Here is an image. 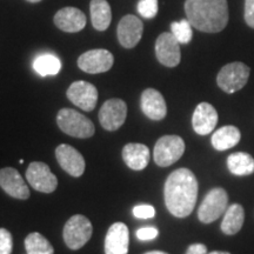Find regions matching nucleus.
<instances>
[{
	"label": "nucleus",
	"mask_w": 254,
	"mask_h": 254,
	"mask_svg": "<svg viewBox=\"0 0 254 254\" xmlns=\"http://www.w3.org/2000/svg\"><path fill=\"white\" fill-rule=\"evenodd\" d=\"M164 196L171 214L177 218L189 217L198 198V182L193 172L179 168L171 173L165 183Z\"/></svg>",
	"instance_id": "obj_1"
},
{
	"label": "nucleus",
	"mask_w": 254,
	"mask_h": 254,
	"mask_svg": "<svg viewBox=\"0 0 254 254\" xmlns=\"http://www.w3.org/2000/svg\"><path fill=\"white\" fill-rule=\"evenodd\" d=\"M187 20L205 33H218L228 24L227 0H186Z\"/></svg>",
	"instance_id": "obj_2"
},
{
	"label": "nucleus",
	"mask_w": 254,
	"mask_h": 254,
	"mask_svg": "<svg viewBox=\"0 0 254 254\" xmlns=\"http://www.w3.org/2000/svg\"><path fill=\"white\" fill-rule=\"evenodd\" d=\"M59 128L66 134L74 138L86 139L94 134L95 128L90 119L72 109H63L57 116Z\"/></svg>",
	"instance_id": "obj_3"
},
{
	"label": "nucleus",
	"mask_w": 254,
	"mask_h": 254,
	"mask_svg": "<svg viewBox=\"0 0 254 254\" xmlns=\"http://www.w3.org/2000/svg\"><path fill=\"white\" fill-rule=\"evenodd\" d=\"M251 68L244 63H231L220 69L217 77V84L228 94L236 93L247 84Z\"/></svg>",
	"instance_id": "obj_4"
},
{
	"label": "nucleus",
	"mask_w": 254,
	"mask_h": 254,
	"mask_svg": "<svg viewBox=\"0 0 254 254\" xmlns=\"http://www.w3.org/2000/svg\"><path fill=\"white\" fill-rule=\"evenodd\" d=\"M93 227L85 215H73L64 227V241L66 246L73 251L81 249L91 239Z\"/></svg>",
	"instance_id": "obj_5"
},
{
	"label": "nucleus",
	"mask_w": 254,
	"mask_h": 254,
	"mask_svg": "<svg viewBox=\"0 0 254 254\" xmlns=\"http://www.w3.org/2000/svg\"><path fill=\"white\" fill-rule=\"evenodd\" d=\"M185 152V141L179 135H164L154 146L153 158L160 167H167L183 157Z\"/></svg>",
	"instance_id": "obj_6"
},
{
	"label": "nucleus",
	"mask_w": 254,
	"mask_h": 254,
	"mask_svg": "<svg viewBox=\"0 0 254 254\" xmlns=\"http://www.w3.org/2000/svg\"><path fill=\"white\" fill-rule=\"evenodd\" d=\"M228 195L224 189L217 187L211 190L202 200L198 209L199 220L204 224H211L226 212Z\"/></svg>",
	"instance_id": "obj_7"
},
{
	"label": "nucleus",
	"mask_w": 254,
	"mask_h": 254,
	"mask_svg": "<svg viewBox=\"0 0 254 254\" xmlns=\"http://www.w3.org/2000/svg\"><path fill=\"white\" fill-rule=\"evenodd\" d=\"M26 179L30 185L38 192L52 193L58 186V179L51 172L45 163L33 161L26 171Z\"/></svg>",
	"instance_id": "obj_8"
},
{
	"label": "nucleus",
	"mask_w": 254,
	"mask_h": 254,
	"mask_svg": "<svg viewBox=\"0 0 254 254\" xmlns=\"http://www.w3.org/2000/svg\"><path fill=\"white\" fill-rule=\"evenodd\" d=\"M179 41L171 32H164L155 41V56L159 63L167 67H176L182 59Z\"/></svg>",
	"instance_id": "obj_9"
},
{
	"label": "nucleus",
	"mask_w": 254,
	"mask_h": 254,
	"mask_svg": "<svg viewBox=\"0 0 254 254\" xmlns=\"http://www.w3.org/2000/svg\"><path fill=\"white\" fill-rule=\"evenodd\" d=\"M114 63L113 55L104 49L91 50L82 53L78 59V66L81 71L98 74L110 71Z\"/></svg>",
	"instance_id": "obj_10"
},
{
	"label": "nucleus",
	"mask_w": 254,
	"mask_h": 254,
	"mask_svg": "<svg viewBox=\"0 0 254 254\" xmlns=\"http://www.w3.org/2000/svg\"><path fill=\"white\" fill-rule=\"evenodd\" d=\"M127 116V106L122 99L105 101L99 111L100 125L107 131H117L124 125Z\"/></svg>",
	"instance_id": "obj_11"
},
{
	"label": "nucleus",
	"mask_w": 254,
	"mask_h": 254,
	"mask_svg": "<svg viewBox=\"0 0 254 254\" xmlns=\"http://www.w3.org/2000/svg\"><path fill=\"white\" fill-rule=\"evenodd\" d=\"M66 94L69 101L86 112L93 111L98 103V90L94 85L87 81H74L68 87Z\"/></svg>",
	"instance_id": "obj_12"
},
{
	"label": "nucleus",
	"mask_w": 254,
	"mask_h": 254,
	"mask_svg": "<svg viewBox=\"0 0 254 254\" xmlns=\"http://www.w3.org/2000/svg\"><path fill=\"white\" fill-rule=\"evenodd\" d=\"M142 32H144V25L140 19L133 14L125 15L119 21L117 28L120 45L125 49H133L141 40Z\"/></svg>",
	"instance_id": "obj_13"
},
{
	"label": "nucleus",
	"mask_w": 254,
	"mask_h": 254,
	"mask_svg": "<svg viewBox=\"0 0 254 254\" xmlns=\"http://www.w3.org/2000/svg\"><path fill=\"white\" fill-rule=\"evenodd\" d=\"M0 187L8 195L15 199L26 200L30 198V190L17 170L5 167L0 170Z\"/></svg>",
	"instance_id": "obj_14"
},
{
	"label": "nucleus",
	"mask_w": 254,
	"mask_h": 254,
	"mask_svg": "<svg viewBox=\"0 0 254 254\" xmlns=\"http://www.w3.org/2000/svg\"><path fill=\"white\" fill-rule=\"evenodd\" d=\"M56 158L64 171H66L69 176L80 177L85 171V160L81 153L72 146L62 144L57 147Z\"/></svg>",
	"instance_id": "obj_15"
},
{
	"label": "nucleus",
	"mask_w": 254,
	"mask_h": 254,
	"mask_svg": "<svg viewBox=\"0 0 254 254\" xmlns=\"http://www.w3.org/2000/svg\"><path fill=\"white\" fill-rule=\"evenodd\" d=\"M129 231L124 222H114L105 238V254H127Z\"/></svg>",
	"instance_id": "obj_16"
},
{
	"label": "nucleus",
	"mask_w": 254,
	"mask_h": 254,
	"mask_svg": "<svg viewBox=\"0 0 254 254\" xmlns=\"http://www.w3.org/2000/svg\"><path fill=\"white\" fill-rule=\"evenodd\" d=\"M218 124L217 110L208 103H201L195 107L192 117V126L196 134L207 135L213 132Z\"/></svg>",
	"instance_id": "obj_17"
},
{
	"label": "nucleus",
	"mask_w": 254,
	"mask_h": 254,
	"mask_svg": "<svg viewBox=\"0 0 254 254\" xmlns=\"http://www.w3.org/2000/svg\"><path fill=\"white\" fill-rule=\"evenodd\" d=\"M140 105L142 112L152 120H163L166 117L167 106L163 94L154 88H147L142 92Z\"/></svg>",
	"instance_id": "obj_18"
},
{
	"label": "nucleus",
	"mask_w": 254,
	"mask_h": 254,
	"mask_svg": "<svg viewBox=\"0 0 254 254\" xmlns=\"http://www.w3.org/2000/svg\"><path fill=\"white\" fill-rule=\"evenodd\" d=\"M55 24L59 30L75 33L86 26V15L77 7H64L56 13Z\"/></svg>",
	"instance_id": "obj_19"
},
{
	"label": "nucleus",
	"mask_w": 254,
	"mask_h": 254,
	"mask_svg": "<svg viewBox=\"0 0 254 254\" xmlns=\"http://www.w3.org/2000/svg\"><path fill=\"white\" fill-rule=\"evenodd\" d=\"M123 159L133 171H142L150 163V150L144 144L131 142L123 148Z\"/></svg>",
	"instance_id": "obj_20"
},
{
	"label": "nucleus",
	"mask_w": 254,
	"mask_h": 254,
	"mask_svg": "<svg viewBox=\"0 0 254 254\" xmlns=\"http://www.w3.org/2000/svg\"><path fill=\"white\" fill-rule=\"evenodd\" d=\"M92 25L97 31H106L112 20V11L107 0H91Z\"/></svg>",
	"instance_id": "obj_21"
},
{
	"label": "nucleus",
	"mask_w": 254,
	"mask_h": 254,
	"mask_svg": "<svg viewBox=\"0 0 254 254\" xmlns=\"http://www.w3.org/2000/svg\"><path fill=\"white\" fill-rule=\"evenodd\" d=\"M245 220V211L239 204H233L227 207L221 221V231L226 236H234L241 230Z\"/></svg>",
	"instance_id": "obj_22"
},
{
	"label": "nucleus",
	"mask_w": 254,
	"mask_h": 254,
	"mask_svg": "<svg viewBox=\"0 0 254 254\" xmlns=\"http://www.w3.org/2000/svg\"><path fill=\"white\" fill-rule=\"evenodd\" d=\"M241 133L236 126H224L212 135V146L217 151H226L234 147L240 141Z\"/></svg>",
	"instance_id": "obj_23"
},
{
	"label": "nucleus",
	"mask_w": 254,
	"mask_h": 254,
	"mask_svg": "<svg viewBox=\"0 0 254 254\" xmlns=\"http://www.w3.org/2000/svg\"><path fill=\"white\" fill-rule=\"evenodd\" d=\"M227 167L234 176H250L254 173V158L245 152H236L228 155Z\"/></svg>",
	"instance_id": "obj_24"
},
{
	"label": "nucleus",
	"mask_w": 254,
	"mask_h": 254,
	"mask_svg": "<svg viewBox=\"0 0 254 254\" xmlns=\"http://www.w3.org/2000/svg\"><path fill=\"white\" fill-rule=\"evenodd\" d=\"M33 68L41 77L58 74L62 69V62L58 57L51 53L38 56L33 62Z\"/></svg>",
	"instance_id": "obj_25"
},
{
	"label": "nucleus",
	"mask_w": 254,
	"mask_h": 254,
	"mask_svg": "<svg viewBox=\"0 0 254 254\" xmlns=\"http://www.w3.org/2000/svg\"><path fill=\"white\" fill-rule=\"evenodd\" d=\"M25 249L27 254H55V250L50 241L37 232H33L26 237Z\"/></svg>",
	"instance_id": "obj_26"
},
{
	"label": "nucleus",
	"mask_w": 254,
	"mask_h": 254,
	"mask_svg": "<svg viewBox=\"0 0 254 254\" xmlns=\"http://www.w3.org/2000/svg\"><path fill=\"white\" fill-rule=\"evenodd\" d=\"M192 25L187 19H183L180 21H173L171 24V33L177 38L180 44H189L192 40L193 30Z\"/></svg>",
	"instance_id": "obj_27"
},
{
	"label": "nucleus",
	"mask_w": 254,
	"mask_h": 254,
	"mask_svg": "<svg viewBox=\"0 0 254 254\" xmlns=\"http://www.w3.org/2000/svg\"><path fill=\"white\" fill-rule=\"evenodd\" d=\"M136 8L142 18L153 19L158 14V0H139Z\"/></svg>",
	"instance_id": "obj_28"
},
{
	"label": "nucleus",
	"mask_w": 254,
	"mask_h": 254,
	"mask_svg": "<svg viewBox=\"0 0 254 254\" xmlns=\"http://www.w3.org/2000/svg\"><path fill=\"white\" fill-rule=\"evenodd\" d=\"M13 250L12 234L6 228H0V254H11Z\"/></svg>",
	"instance_id": "obj_29"
},
{
	"label": "nucleus",
	"mask_w": 254,
	"mask_h": 254,
	"mask_svg": "<svg viewBox=\"0 0 254 254\" xmlns=\"http://www.w3.org/2000/svg\"><path fill=\"white\" fill-rule=\"evenodd\" d=\"M133 215L138 219H151L155 215V209L151 205H138L133 208Z\"/></svg>",
	"instance_id": "obj_30"
},
{
	"label": "nucleus",
	"mask_w": 254,
	"mask_h": 254,
	"mask_svg": "<svg viewBox=\"0 0 254 254\" xmlns=\"http://www.w3.org/2000/svg\"><path fill=\"white\" fill-rule=\"evenodd\" d=\"M136 238H138L139 240H142V241H147V240H153L155 238L158 237L159 234V231L157 230L155 227H142V228H139L138 231H136Z\"/></svg>",
	"instance_id": "obj_31"
},
{
	"label": "nucleus",
	"mask_w": 254,
	"mask_h": 254,
	"mask_svg": "<svg viewBox=\"0 0 254 254\" xmlns=\"http://www.w3.org/2000/svg\"><path fill=\"white\" fill-rule=\"evenodd\" d=\"M246 24L254 28V0H245V12H244Z\"/></svg>",
	"instance_id": "obj_32"
},
{
	"label": "nucleus",
	"mask_w": 254,
	"mask_h": 254,
	"mask_svg": "<svg viewBox=\"0 0 254 254\" xmlns=\"http://www.w3.org/2000/svg\"><path fill=\"white\" fill-rule=\"evenodd\" d=\"M186 254H207V247L204 244H193L187 249Z\"/></svg>",
	"instance_id": "obj_33"
},
{
	"label": "nucleus",
	"mask_w": 254,
	"mask_h": 254,
	"mask_svg": "<svg viewBox=\"0 0 254 254\" xmlns=\"http://www.w3.org/2000/svg\"><path fill=\"white\" fill-rule=\"evenodd\" d=\"M145 254H168V253H165V252H161V251H151V252H147Z\"/></svg>",
	"instance_id": "obj_34"
},
{
	"label": "nucleus",
	"mask_w": 254,
	"mask_h": 254,
	"mask_svg": "<svg viewBox=\"0 0 254 254\" xmlns=\"http://www.w3.org/2000/svg\"><path fill=\"white\" fill-rule=\"evenodd\" d=\"M207 254H231V253H228V252H222V251H213V252L207 253Z\"/></svg>",
	"instance_id": "obj_35"
},
{
	"label": "nucleus",
	"mask_w": 254,
	"mask_h": 254,
	"mask_svg": "<svg viewBox=\"0 0 254 254\" xmlns=\"http://www.w3.org/2000/svg\"><path fill=\"white\" fill-rule=\"evenodd\" d=\"M27 1H30V2H39V1H41V0H27Z\"/></svg>",
	"instance_id": "obj_36"
}]
</instances>
